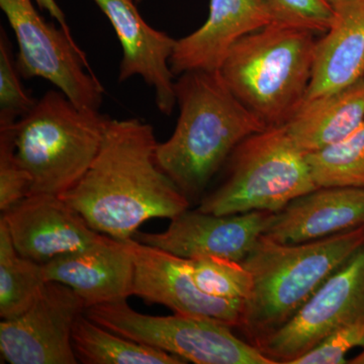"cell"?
<instances>
[{
    "label": "cell",
    "mask_w": 364,
    "mask_h": 364,
    "mask_svg": "<svg viewBox=\"0 0 364 364\" xmlns=\"http://www.w3.org/2000/svg\"><path fill=\"white\" fill-rule=\"evenodd\" d=\"M363 244L364 226L299 244L261 236L242 261L253 279L238 327L249 342L256 345L286 325Z\"/></svg>",
    "instance_id": "obj_3"
},
{
    "label": "cell",
    "mask_w": 364,
    "mask_h": 364,
    "mask_svg": "<svg viewBox=\"0 0 364 364\" xmlns=\"http://www.w3.org/2000/svg\"><path fill=\"white\" fill-rule=\"evenodd\" d=\"M85 315L109 331L196 364H277L231 326L200 316L144 315L127 301L90 306Z\"/></svg>",
    "instance_id": "obj_7"
},
{
    "label": "cell",
    "mask_w": 364,
    "mask_h": 364,
    "mask_svg": "<svg viewBox=\"0 0 364 364\" xmlns=\"http://www.w3.org/2000/svg\"><path fill=\"white\" fill-rule=\"evenodd\" d=\"M0 7L18 41L21 77L44 78L80 109L100 112L104 87L73 38L47 23L32 0H0Z\"/></svg>",
    "instance_id": "obj_8"
},
{
    "label": "cell",
    "mask_w": 364,
    "mask_h": 364,
    "mask_svg": "<svg viewBox=\"0 0 364 364\" xmlns=\"http://www.w3.org/2000/svg\"><path fill=\"white\" fill-rule=\"evenodd\" d=\"M136 2H140L141 0H135Z\"/></svg>",
    "instance_id": "obj_31"
},
{
    "label": "cell",
    "mask_w": 364,
    "mask_h": 364,
    "mask_svg": "<svg viewBox=\"0 0 364 364\" xmlns=\"http://www.w3.org/2000/svg\"><path fill=\"white\" fill-rule=\"evenodd\" d=\"M111 21L123 47L119 81L141 76L154 88L157 109L170 116L176 107L174 74L170 67L176 40L148 25L133 0H92Z\"/></svg>",
    "instance_id": "obj_14"
},
{
    "label": "cell",
    "mask_w": 364,
    "mask_h": 364,
    "mask_svg": "<svg viewBox=\"0 0 364 364\" xmlns=\"http://www.w3.org/2000/svg\"><path fill=\"white\" fill-rule=\"evenodd\" d=\"M334 11L331 28L316 44L305 100L337 92L364 77V0H348Z\"/></svg>",
    "instance_id": "obj_18"
},
{
    "label": "cell",
    "mask_w": 364,
    "mask_h": 364,
    "mask_svg": "<svg viewBox=\"0 0 364 364\" xmlns=\"http://www.w3.org/2000/svg\"><path fill=\"white\" fill-rule=\"evenodd\" d=\"M364 226V188H318L273 213L263 236L306 243Z\"/></svg>",
    "instance_id": "obj_17"
},
{
    "label": "cell",
    "mask_w": 364,
    "mask_h": 364,
    "mask_svg": "<svg viewBox=\"0 0 364 364\" xmlns=\"http://www.w3.org/2000/svg\"><path fill=\"white\" fill-rule=\"evenodd\" d=\"M11 43L6 31H0V126L14 124L32 111L38 100L26 92L21 82Z\"/></svg>",
    "instance_id": "obj_24"
},
{
    "label": "cell",
    "mask_w": 364,
    "mask_h": 364,
    "mask_svg": "<svg viewBox=\"0 0 364 364\" xmlns=\"http://www.w3.org/2000/svg\"><path fill=\"white\" fill-rule=\"evenodd\" d=\"M327 1L329 2L333 6V9H334L335 6H339V4H343V2L348 1V0H327Z\"/></svg>",
    "instance_id": "obj_30"
},
{
    "label": "cell",
    "mask_w": 364,
    "mask_h": 364,
    "mask_svg": "<svg viewBox=\"0 0 364 364\" xmlns=\"http://www.w3.org/2000/svg\"><path fill=\"white\" fill-rule=\"evenodd\" d=\"M349 363L351 364H364V346L363 347V351L358 354L355 358H352Z\"/></svg>",
    "instance_id": "obj_29"
},
{
    "label": "cell",
    "mask_w": 364,
    "mask_h": 364,
    "mask_svg": "<svg viewBox=\"0 0 364 364\" xmlns=\"http://www.w3.org/2000/svg\"><path fill=\"white\" fill-rule=\"evenodd\" d=\"M73 289L48 282L26 312L0 323V351L11 364L78 363L72 331L85 312Z\"/></svg>",
    "instance_id": "obj_10"
},
{
    "label": "cell",
    "mask_w": 364,
    "mask_h": 364,
    "mask_svg": "<svg viewBox=\"0 0 364 364\" xmlns=\"http://www.w3.org/2000/svg\"><path fill=\"white\" fill-rule=\"evenodd\" d=\"M72 345L78 363L85 364H182L178 356L124 338L79 316L72 331Z\"/></svg>",
    "instance_id": "obj_20"
},
{
    "label": "cell",
    "mask_w": 364,
    "mask_h": 364,
    "mask_svg": "<svg viewBox=\"0 0 364 364\" xmlns=\"http://www.w3.org/2000/svg\"><path fill=\"white\" fill-rule=\"evenodd\" d=\"M272 23L326 33L331 28L335 11L327 0H264Z\"/></svg>",
    "instance_id": "obj_26"
},
{
    "label": "cell",
    "mask_w": 364,
    "mask_h": 364,
    "mask_svg": "<svg viewBox=\"0 0 364 364\" xmlns=\"http://www.w3.org/2000/svg\"><path fill=\"white\" fill-rule=\"evenodd\" d=\"M47 279L43 264L16 251L0 219V317L11 320L26 312L39 298Z\"/></svg>",
    "instance_id": "obj_21"
},
{
    "label": "cell",
    "mask_w": 364,
    "mask_h": 364,
    "mask_svg": "<svg viewBox=\"0 0 364 364\" xmlns=\"http://www.w3.org/2000/svg\"><path fill=\"white\" fill-rule=\"evenodd\" d=\"M229 160L227 178L203 198L198 210L214 215L277 213L318 188L306 155L284 126L248 136Z\"/></svg>",
    "instance_id": "obj_6"
},
{
    "label": "cell",
    "mask_w": 364,
    "mask_h": 364,
    "mask_svg": "<svg viewBox=\"0 0 364 364\" xmlns=\"http://www.w3.org/2000/svg\"><path fill=\"white\" fill-rule=\"evenodd\" d=\"M364 346V320L348 323L333 330L325 338L291 364H344L346 355Z\"/></svg>",
    "instance_id": "obj_27"
},
{
    "label": "cell",
    "mask_w": 364,
    "mask_h": 364,
    "mask_svg": "<svg viewBox=\"0 0 364 364\" xmlns=\"http://www.w3.org/2000/svg\"><path fill=\"white\" fill-rule=\"evenodd\" d=\"M176 93V130L157 144L155 159L191 202L205 193L242 141L267 127L235 97L219 71L184 72Z\"/></svg>",
    "instance_id": "obj_2"
},
{
    "label": "cell",
    "mask_w": 364,
    "mask_h": 364,
    "mask_svg": "<svg viewBox=\"0 0 364 364\" xmlns=\"http://www.w3.org/2000/svg\"><path fill=\"white\" fill-rule=\"evenodd\" d=\"M35 1L37 2L41 9H44L53 18L58 21L62 30H63L69 37L73 38L72 37L70 28H69V25L67 23L65 14H64L61 7L57 4L56 0H35Z\"/></svg>",
    "instance_id": "obj_28"
},
{
    "label": "cell",
    "mask_w": 364,
    "mask_h": 364,
    "mask_svg": "<svg viewBox=\"0 0 364 364\" xmlns=\"http://www.w3.org/2000/svg\"><path fill=\"white\" fill-rule=\"evenodd\" d=\"M360 320H364V244L286 325L255 346L277 364H291L333 330Z\"/></svg>",
    "instance_id": "obj_9"
},
{
    "label": "cell",
    "mask_w": 364,
    "mask_h": 364,
    "mask_svg": "<svg viewBox=\"0 0 364 364\" xmlns=\"http://www.w3.org/2000/svg\"><path fill=\"white\" fill-rule=\"evenodd\" d=\"M196 284L203 293L246 301L252 291V275L239 261L205 256L188 259Z\"/></svg>",
    "instance_id": "obj_23"
},
{
    "label": "cell",
    "mask_w": 364,
    "mask_h": 364,
    "mask_svg": "<svg viewBox=\"0 0 364 364\" xmlns=\"http://www.w3.org/2000/svg\"><path fill=\"white\" fill-rule=\"evenodd\" d=\"M273 213L214 215L184 210L162 233H140L133 238L186 259L217 256L242 262L267 231Z\"/></svg>",
    "instance_id": "obj_12"
},
{
    "label": "cell",
    "mask_w": 364,
    "mask_h": 364,
    "mask_svg": "<svg viewBox=\"0 0 364 364\" xmlns=\"http://www.w3.org/2000/svg\"><path fill=\"white\" fill-rule=\"evenodd\" d=\"M316 44L310 31L272 23L239 40L219 72L267 128L284 126L305 100Z\"/></svg>",
    "instance_id": "obj_4"
},
{
    "label": "cell",
    "mask_w": 364,
    "mask_h": 364,
    "mask_svg": "<svg viewBox=\"0 0 364 364\" xmlns=\"http://www.w3.org/2000/svg\"><path fill=\"white\" fill-rule=\"evenodd\" d=\"M134 259L133 296L176 313L214 318L239 327L245 301L217 298L196 284L188 259L129 239Z\"/></svg>",
    "instance_id": "obj_11"
},
{
    "label": "cell",
    "mask_w": 364,
    "mask_h": 364,
    "mask_svg": "<svg viewBox=\"0 0 364 364\" xmlns=\"http://www.w3.org/2000/svg\"><path fill=\"white\" fill-rule=\"evenodd\" d=\"M272 23L264 0H210L207 20L195 32L176 40L170 67L174 75L219 71L239 40Z\"/></svg>",
    "instance_id": "obj_16"
},
{
    "label": "cell",
    "mask_w": 364,
    "mask_h": 364,
    "mask_svg": "<svg viewBox=\"0 0 364 364\" xmlns=\"http://www.w3.org/2000/svg\"><path fill=\"white\" fill-rule=\"evenodd\" d=\"M109 117L49 90L14 127L16 157L32 178L31 195L62 196L85 176L100 152Z\"/></svg>",
    "instance_id": "obj_5"
},
{
    "label": "cell",
    "mask_w": 364,
    "mask_h": 364,
    "mask_svg": "<svg viewBox=\"0 0 364 364\" xmlns=\"http://www.w3.org/2000/svg\"><path fill=\"white\" fill-rule=\"evenodd\" d=\"M128 240L105 235L90 248L54 258L43 264L46 279L70 287L86 309L127 301L133 296L134 282L133 254Z\"/></svg>",
    "instance_id": "obj_15"
},
{
    "label": "cell",
    "mask_w": 364,
    "mask_h": 364,
    "mask_svg": "<svg viewBox=\"0 0 364 364\" xmlns=\"http://www.w3.org/2000/svg\"><path fill=\"white\" fill-rule=\"evenodd\" d=\"M14 124L0 126V210H11L31 195L32 178L16 157Z\"/></svg>",
    "instance_id": "obj_25"
},
{
    "label": "cell",
    "mask_w": 364,
    "mask_h": 364,
    "mask_svg": "<svg viewBox=\"0 0 364 364\" xmlns=\"http://www.w3.org/2000/svg\"><path fill=\"white\" fill-rule=\"evenodd\" d=\"M151 124L138 119H109L95 161L61 196L98 233L132 239L155 218L173 219L191 202L158 166Z\"/></svg>",
    "instance_id": "obj_1"
},
{
    "label": "cell",
    "mask_w": 364,
    "mask_h": 364,
    "mask_svg": "<svg viewBox=\"0 0 364 364\" xmlns=\"http://www.w3.org/2000/svg\"><path fill=\"white\" fill-rule=\"evenodd\" d=\"M16 251L45 264L64 254L95 245L105 234L95 231L77 210L59 196L30 195L2 213Z\"/></svg>",
    "instance_id": "obj_13"
},
{
    "label": "cell",
    "mask_w": 364,
    "mask_h": 364,
    "mask_svg": "<svg viewBox=\"0 0 364 364\" xmlns=\"http://www.w3.org/2000/svg\"><path fill=\"white\" fill-rule=\"evenodd\" d=\"M306 155L318 188H364V123L341 142Z\"/></svg>",
    "instance_id": "obj_22"
},
{
    "label": "cell",
    "mask_w": 364,
    "mask_h": 364,
    "mask_svg": "<svg viewBox=\"0 0 364 364\" xmlns=\"http://www.w3.org/2000/svg\"><path fill=\"white\" fill-rule=\"evenodd\" d=\"M364 123V77L337 92L305 100L284 124L305 154L341 142Z\"/></svg>",
    "instance_id": "obj_19"
}]
</instances>
